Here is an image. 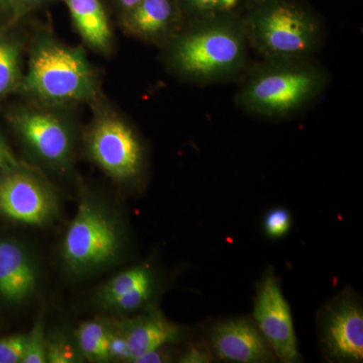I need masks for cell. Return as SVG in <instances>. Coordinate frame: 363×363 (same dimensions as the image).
Segmentation results:
<instances>
[{"mask_svg": "<svg viewBox=\"0 0 363 363\" xmlns=\"http://www.w3.org/2000/svg\"><path fill=\"white\" fill-rule=\"evenodd\" d=\"M164 59L179 78L199 85L240 80L252 61L240 18L187 21L168 44Z\"/></svg>", "mask_w": 363, "mask_h": 363, "instance_id": "6da1fadb", "label": "cell"}, {"mask_svg": "<svg viewBox=\"0 0 363 363\" xmlns=\"http://www.w3.org/2000/svg\"><path fill=\"white\" fill-rule=\"evenodd\" d=\"M330 75L315 57H271L250 64L234 95L238 108L262 118L295 116L327 90Z\"/></svg>", "mask_w": 363, "mask_h": 363, "instance_id": "7a4b0ae2", "label": "cell"}, {"mask_svg": "<svg viewBox=\"0 0 363 363\" xmlns=\"http://www.w3.org/2000/svg\"><path fill=\"white\" fill-rule=\"evenodd\" d=\"M20 91L33 104L60 109L93 104L100 97L99 78L82 48L40 33L30 45Z\"/></svg>", "mask_w": 363, "mask_h": 363, "instance_id": "3957f363", "label": "cell"}, {"mask_svg": "<svg viewBox=\"0 0 363 363\" xmlns=\"http://www.w3.org/2000/svg\"><path fill=\"white\" fill-rule=\"evenodd\" d=\"M240 20L260 58L315 57L325 43L320 18L295 0H250Z\"/></svg>", "mask_w": 363, "mask_h": 363, "instance_id": "277c9868", "label": "cell"}, {"mask_svg": "<svg viewBox=\"0 0 363 363\" xmlns=\"http://www.w3.org/2000/svg\"><path fill=\"white\" fill-rule=\"evenodd\" d=\"M121 248V229L113 217L99 203L82 196L64 238L67 267L76 274L94 271L113 262Z\"/></svg>", "mask_w": 363, "mask_h": 363, "instance_id": "5b68a950", "label": "cell"}, {"mask_svg": "<svg viewBox=\"0 0 363 363\" xmlns=\"http://www.w3.org/2000/svg\"><path fill=\"white\" fill-rule=\"evenodd\" d=\"M92 104L94 116L86 135L91 159L116 180H133L140 175L145 162L140 138L130 124L102 104L100 97Z\"/></svg>", "mask_w": 363, "mask_h": 363, "instance_id": "8992f818", "label": "cell"}, {"mask_svg": "<svg viewBox=\"0 0 363 363\" xmlns=\"http://www.w3.org/2000/svg\"><path fill=\"white\" fill-rule=\"evenodd\" d=\"M11 123L28 150L39 161L66 169L73 156V125L59 108L33 104L11 114Z\"/></svg>", "mask_w": 363, "mask_h": 363, "instance_id": "52a82bcc", "label": "cell"}, {"mask_svg": "<svg viewBox=\"0 0 363 363\" xmlns=\"http://www.w3.org/2000/svg\"><path fill=\"white\" fill-rule=\"evenodd\" d=\"M0 212L26 225H43L56 214V194L39 172L18 164L1 172Z\"/></svg>", "mask_w": 363, "mask_h": 363, "instance_id": "ba28073f", "label": "cell"}, {"mask_svg": "<svg viewBox=\"0 0 363 363\" xmlns=\"http://www.w3.org/2000/svg\"><path fill=\"white\" fill-rule=\"evenodd\" d=\"M253 317L272 352L281 362H297V337L293 318L279 279L269 274L260 284L255 298Z\"/></svg>", "mask_w": 363, "mask_h": 363, "instance_id": "9c48e42d", "label": "cell"}, {"mask_svg": "<svg viewBox=\"0 0 363 363\" xmlns=\"http://www.w3.org/2000/svg\"><path fill=\"white\" fill-rule=\"evenodd\" d=\"M124 32L136 39L166 45L186 23L177 0H142L121 16Z\"/></svg>", "mask_w": 363, "mask_h": 363, "instance_id": "30bf717a", "label": "cell"}, {"mask_svg": "<svg viewBox=\"0 0 363 363\" xmlns=\"http://www.w3.org/2000/svg\"><path fill=\"white\" fill-rule=\"evenodd\" d=\"M324 343L337 362L363 360V313L352 298H342L329 308L324 319Z\"/></svg>", "mask_w": 363, "mask_h": 363, "instance_id": "8fae6325", "label": "cell"}, {"mask_svg": "<svg viewBox=\"0 0 363 363\" xmlns=\"http://www.w3.org/2000/svg\"><path fill=\"white\" fill-rule=\"evenodd\" d=\"M216 354L222 360L262 363L272 360V351L259 328L248 320H233L217 325L211 336Z\"/></svg>", "mask_w": 363, "mask_h": 363, "instance_id": "7c38bea8", "label": "cell"}, {"mask_svg": "<svg viewBox=\"0 0 363 363\" xmlns=\"http://www.w3.org/2000/svg\"><path fill=\"white\" fill-rule=\"evenodd\" d=\"M38 269L32 255L18 241L0 240V298L20 304L38 286Z\"/></svg>", "mask_w": 363, "mask_h": 363, "instance_id": "4fadbf2b", "label": "cell"}, {"mask_svg": "<svg viewBox=\"0 0 363 363\" xmlns=\"http://www.w3.org/2000/svg\"><path fill=\"white\" fill-rule=\"evenodd\" d=\"M154 278L145 267H136L117 274L98 294L104 307L130 313L140 309L152 293Z\"/></svg>", "mask_w": 363, "mask_h": 363, "instance_id": "5bb4252c", "label": "cell"}, {"mask_svg": "<svg viewBox=\"0 0 363 363\" xmlns=\"http://www.w3.org/2000/svg\"><path fill=\"white\" fill-rule=\"evenodd\" d=\"M123 328L130 362H135L150 351L160 350L169 343H175L181 336L180 329L159 312H150L119 322Z\"/></svg>", "mask_w": 363, "mask_h": 363, "instance_id": "9a60e30c", "label": "cell"}, {"mask_svg": "<svg viewBox=\"0 0 363 363\" xmlns=\"http://www.w3.org/2000/svg\"><path fill=\"white\" fill-rule=\"evenodd\" d=\"M84 44L99 54H111L114 38L108 14L101 0H62Z\"/></svg>", "mask_w": 363, "mask_h": 363, "instance_id": "2e32d148", "label": "cell"}, {"mask_svg": "<svg viewBox=\"0 0 363 363\" xmlns=\"http://www.w3.org/2000/svg\"><path fill=\"white\" fill-rule=\"evenodd\" d=\"M23 48L18 40L0 33V101L20 91L23 80Z\"/></svg>", "mask_w": 363, "mask_h": 363, "instance_id": "e0dca14e", "label": "cell"}, {"mask_svg": "<svg viewBox=\"0 0 363 363\" xmlns=\"http://www.w3.org/2000/svg\"><path fill=\"white\" fill-rule=\"evenodd\" d=\"M76 342L83 358L92 362L109 360L111 324L99 320L85 321L75 331Z\"/></svg>", "mask_w": 363, "mask_h": 363, "instance_id": "ac0fdd59", "label": "cell"}, {"mask_svg": "<svg viewBox=\"0 0 363 363\" xmlns=\"http://www.w3.org/2000/svg\"><path fill=\"white\" fill-rule=\"evenodd\" d=\"M186 21L230 16L240 18L250 0H177Z\"/></svg>", "mask_w": 363, "mask_h": 363, "instance_id": "d6986e66", "label": "cell"}, {"mask_svg": "<svg viewBox=\"0 0 363 363\" xmlns=\"http://www.w3.org/2000/svg\"><path fill=\"white\" fill-rule=\"evenodd\" d=\"M47 362V337L43 319L38 320L30 333L26 334L25 355L21 363Z\"/></svg>", "mask_w": 363, "mask_h": 363, "instance_id": "ffe728a7", "label": "cell"}, {"mask_svg": "<svg viewBox=\"0 0 363 363\" xmlns=\"http://www.w3.org/2000/svg\"><path fill=\"white\" fill-rule=\"evenodd\" d=\"M80 351L63 335L47 338V362L74 363L82 362Z\"/></svg>", "mask_w": 363, "mask_h": 363, "instance_id": "44dd1931", "label": "cell"}, {"mask_svg": "<svg viewBox=\"0 0 363 363\" xmlns=\"http://www.w3.org/2000/svg\"><path fill=\"white\" fill-rule=\"evenodd\" d=\"M26 334L0 338V363H21L25 355Z\"/></svg>", "mask_w": 363, "mask_h": 363, "instance_id": "7402d4cb", "label": "cell"}, {"mask_svg": "<svg viewBox=\"0 0 363 363\" xmlns=\"http://www.w3.org/2000/svg\"><path fill=\"white\" fill-rule=\"evenodd\" d=\"M291 227V215L284 208H277L267 214L264 229L269 238H279L288 233Z\"/></svg>", "mask_w": 363, "mask_h": 363, "instance_id": "603a6c76", "label": "cell"}, {"mask_svg": "<svg viewBox=\"0 0 363 363\" xmlns=\"http://www.w3.org/2000/svg\"><path fill=\"white\" fill-rule=\"evenodd\" d=\"M109 360L111 362H130V351L121 324L111 325L109 337Z\"/></svg>", "mask_w": 363, "mask_h": 363, "instance_id": "cb8c5ba5", "label": "cell"}, {"mask_svg": "<svg viewBox=\"0 0 363 363\" xmlns=\"http://www.w3.org/2000/svg\"><path fill=\"white\" fill-rule=\"evenodd\" d=\"M51 1L52 0H13V9L6 28L16 25L28 13Z\"/></svg>", "mask_w": 363, "mask_h": 363, "instance_id": "d4e9b609", "label": "cell"}, {"mask_svg": "<svg viewBox=\"0 0 363 363\" xmlns=\"http://www.w3.org/2000/svg\"><path fill=\"white\" fill-rule=\"evenodd\" d=\"M209 354L201 348L192 347L180 358L183 363H205L211 362Z\"/></svg>", "mask_w": 363, "mask_h": 363, "instance_id": "484cf974", "label": "cell"}, {"mask_svg": "<svg viewBox=\"0 0 363 363\" xmlns=\"http://www.w3.org/2000/svg\"><path fill=\"white\" fill-rule=\"evenodd\" d=\"M18 164V162L16 161L13 152L9 149L6 143L0 138V172L13 168V167Z\"/></svg>", "mask_w": 363, "mask_h": 363, "instance_id": "4316f807", "label": "cell"}, {"mask_svg": "<svg viewBox=\"0 0 363 363\" xmlns=\"http://www.w3.org/2000/svg\"><path fill=\"white\" fill-rule=\"evenodd\" d=\"M161 348L160 350L150 351L149 353H145L143 357H138L135 363H155V362H166V357L162 354Z\"/></svg>", "mask_w": 363, "mask_h": 363, "instance_id": "83f0119b", "label": "cell"}, {"mask_svg": "<svg viewBox=\"0 0 363 363\" xmlns=\"http://www.w3.org/2000/svg\"><path fill=\"white\" fill-rule=\"evenodd\" d=\"M113 1L116 4L119 16H121L123 14L128 13V11H130L133 7H135L142 0H113Z\"/></svg>", "mask_w": 363, "mask_h": 363, "instance_id": "f1b7e54d", "label": "cell"}, {"mask_svg": "<svg viewBox=\"0 0 363 363\" xmlns=\"http://www.w3.org/2000/svg\"><path fill=\"white\" fill-rule=\"evenodd\" d=\"M13 0H0V14L9 13L11 16Z\"/></svg>", "mask_w": 363, "mask_h": 363, "instance_id": "f546056e", "label": "cell"}]
</instances>
